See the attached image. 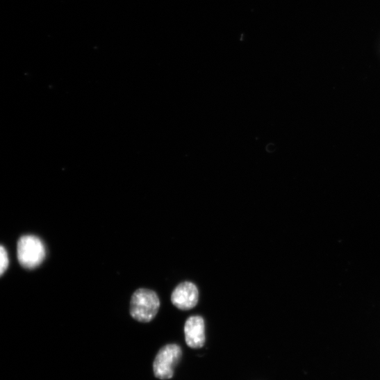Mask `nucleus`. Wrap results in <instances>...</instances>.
Wrapping results in <instances>:
<instances>
[{
  "label": "nucleus",
  "instance_id": "nucleus-3",
  "mask_svg": "<svg viewBox=\"0 0 380 380\" xmlns=\"http://www.w3.org/2000/svg\"><path fill=\"white\" fill-rule=\"evenodd\" d=\"M181 356V348L177 345H168L160 349L153 364L156 377L163 380L172 378Z\"/></svg>",
  "mask_w": 380,
  "mask_h": 380
},
{
  "label": "nucleus",
  "instance_id": "nucleus-1",
  "mask_svg": "<svg viewBox=\"0 0 380 380\" xmlns=\"http://www.w3.org/2000/svg\"><path fill=\"white\" fill-rule=\"evenodd\" d=\"M159 308L160 300L156 293L148 289H139L132 296L130 313L135 320L149 322L155 317Z\"/></svg>",
  "mask_w": 380,
  "mask_h": 380
},
{
  "label": "nucleus",
  "instance_id": "nucleus-6",
  "mask_svg": "<svg viewBox=\"0 0 380 380\" xmlns=\"http://www.w3.org/2000/svg\"><path fill=\"white\" fill-rule=\"evenodd\" d=\"M9 265V258L6 249L0 246V276H2Z\"/></svg>",
  "mask_w": 380,
  "mask_h": 380
},
{
  "label": "nucleus",
  "instance_id": "nucleus-2",
  "mask_svg": "<svg viewBox=\"0 0 380 380\" xmlns=\"http://www.w3.org/2000/svg\"><path fill=\"white\" fill-rule=\"evenodd\" d=\"M46 255L42 240L34 236H23L18 242L17 256L19 263L28 269L39 266Z\"/></svg>",
  "mask_w": 380,
  "mask_h": 380
},
{
  "label": "nucleus",
  "instance_id": "nucleus-5",
  "mask_svg": "<svg viewBox=\"0 0 380 380\" xmlns=\"http://www.w3.org/2000/svg\"><path fill=\"white\" fill-rule=\"evenodd\" d=\"M185 336L186 343L190 347H202L206 340L204 319L197 315L189 317L185 324Z\"/></svg>",
  "mask_w": 380,
  "mask_h": 380
},
{
  "label": "nucleus",
  "instance_id": "nucleus-4",
  "mask_svg": "<svg viewBox=\"0 0 380 380\" xmlns=\"http://www.w3.org/2000/svg\"><path fill=\"white\" fill-rule=\"evenodd\" d=\"M199 291L196 286L190 282L180 284L173 292L172 301L181 310L193 308L198 303Z\"/></svg>",
  "mask_w": 380,
  "mask_h": 380
}]
</instances>
